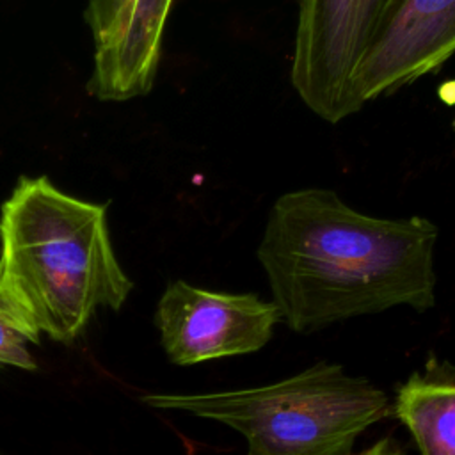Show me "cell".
Instances as JSON below:
<instances>
[{
  "label": "cell",
  "instance_id": "6da1fadb",
  "mask_svg": "<svg viewBox=\"0 0 455 455\" xmlns=\"http://www.w3.org/2000/svg\"><path fill=\"white\" fill-rule=\"evenodd\" d=\"M437 238L425 217H373L307 187L274 201L256 256L281 320L307 334L398 306L434 307Z\"/></svg>",
  "mask_w": 455,
  "mask_h": 455
},
{
  "label": "cell",
  "instance_id": "7a4b0ae2",
  "mask_svg": "<svg viewBox=\"0 0 455 455\" xmlns=\"http://www.w3.org/2000/svg\"><path fill=\"white\" fill-rule=\"evenodd\" d=\"M0 275L39 331L69 343L98 307L119 309L132 291L103 204L71 197L48 178H20L0 212Z\"/></svg>",
  "mask_w": 455,
  "mask_h": 455
},
{
  "label": "cell",
  "instance_id": "3957f363",
  "mask_svg": "<svg viewBox=\"0 0 455 455\" xmlns=\"http://www.w3.org/2000/svg\"><path fill=\"white\" fill-rule=\"evenodd\" d=\"M142 400L236 430L247 455H354L357 437L391 414L382 389L334 363H316L256 387L158 393Z\"/></svg>",
  "mask_w": 455,
  "mask_h": 455
},
{
  "label": "cell",
  "instance_id": "277c9868",
  "mask_svg": "<svg viewBox=\"0 0 455 455\" xmlns=\"http://www.w3.org/2000/svg\"><path fill=\"white\" fill-rule=\"evenodd\" d=\"M389 0H299L290 82L320 119L361 110L354 78Z\"/></svg>",
  "mask_w": 455,
  "mask_h": 455
},
{
  "label": "cell",
  "instance_id": "5b68a950",
  "mask_svg": "<svg viewBox=\"0 0 455 455\" xmlns=\"http://www.w3.org/2000/svg\"><path fill=\"white\" fill-rule=\"evenodd\" d=\"M279 320L275 304L256 293L213 291L181 279L165 288L155 315L162 347L180 366L258 352Z\"/></svg>",
  "mask_w": 455,
  "mask_h": 455
},
{
  "label": "cell",
  "instance_id": "8992f818",
  "mask_svg": "<svg viewBox=\"0 0 455 455\" xmlns=\"http://www.w3.org/2000/svg\"><path fill=\"white\" fill-rule=\"evenodd\" d=\"M455 53V0H389L354 78L359 105L439 69Z\"/></svg>",
  "mask_w": 455,
  "mask_h": 455
},
{
  "label": "cell",
  "instance_id": "52a82bcc",
  "mask_svg": "<svg viewBox=\"0 0 455 455\" xmlns=\"http://www.w3.org/2000/svg\"><path fill=\"white\" fill-rule=\"evenodd\" d=\"M172 0H126L110 28L94 41L89 92L105 101L146 94L160 62Z\"/></svg>",
  "mask_w": 455,
  "mask_h": 455
},
{
  "label": "cell",
  "instance_id": "ba28073f",
  "mask_svg": "<svg viewBox=\"0 0 455 455\" xmlns=\"http://www.w3.org/2000/svg\"><path fill=\"white\" fill-rule=\"evenodd\" d=\"M395 414L421 455H455V379L411 375L396 393Z\"/></svg>",
  "mask_w": 455,
  "mask_h": 455
},
{
  "label": "cell",
  "instance_id": "9c48e42d",
  "mask_svg": "<svg viewBox=\"0 0 455 455\" xmlns=\"http://www.w3.org/2000/svg\"><path fill=\"white\" fill-rule=\"evenodd\" d=\"M39 332L28 309L0 275V368L34 370L30 345L39 343Z\"/></svg>",
  "mask_w": 455,
  "mask_h": 455
},
{
  "label": "cell",
  "instance_id": "30bf717a",
  "mask_svg": "<svg viewBox=\"0 0 455 455\" xmlns=\"http://www.w3.org/2000/svg\"><path fill=\"white\" fill-rule=\"evenodd\" d=\"M126 0H89L85 7V21L92 32V39L98 41L116 21L123 11Z\"/></svg>",
  "mask_w": 455,
  "mask_h": 455
},
{
  "label": "cell",
  "instance_id": "8fae6325",
  "mask_svg": "<svg viewBox=\"0 0 455 455\" xmlns=\"http://www.w3.org/2000/svg\"><path fill=\"white\" fill-rule=\"evenodd\" d=\"M357 455H402V451L391 439H380Z\"/></svg>",
  "mask_w": 455,
  "mask_h": 455
},
{
  "label": "cell",
  "instance_id": "7c38bea8",
  "mask_svg": "<svg viewBox=\"0 0 455 455\" xmlns=\"http://www.w3.org/2000/svg\"><path fill=\"white\" fill-rule=\"evenodd\" d=\"M453 126H455V123H453Z\"/></svg>",
  "mask_w": 455,
  "mask_h": 455
}]
</instances>
